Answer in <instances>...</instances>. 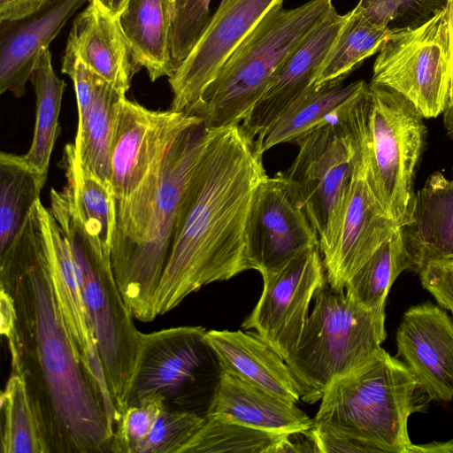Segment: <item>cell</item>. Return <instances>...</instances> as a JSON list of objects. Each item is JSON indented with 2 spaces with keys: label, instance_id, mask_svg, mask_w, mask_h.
Listing matches in <instances>:
<instances>
[{
  "label": "cell",
  "instance_id": "cell-16",
  "mask_svg": "<svg viewBox=\"0 0 453 453\" xmlns=\"http://www.w3.org/2000/svg\"><path fill=\"white\" fill-rule=\"evenodd\" d=\"M283 0H228L187 58L168 78L170 109L187 114L200 101L226 59L262 19Z\"/></svg>",
  "mask_w": 453,
  "mask_h": 453
},
{
  "label": "cell",
  "instance_id": "cell-35",
  "mask_svg": "<svg viewBox=\"0 0 453 453\" xmlns=\"http://www.w3.org/2000/svg\"><path fill=\"white\" fill-rule=\"evenodd\" d=\"M169 1L173 13L171 51L176 70L211 24L214 16V12H211V4L214 0Z\"/></svg>",
  "mask_w": 453,
  "mask_h": 453
},
{
  "label": "cell",
  "instance_id": "cell-41",
  "mask_svg": "<svg viewBox=\"0 0 453 453\" xmlns=\"http://www.w3.org/2000/svg\"><path fill=\"white\" fill-rule=\"evenodd\" d=\"M445 12L448 20L449 46V104H453V0H447Z\"/></svg>",
  "mask_w": 453,
  "mask_h": 453
},
{
  "label": "cell",
  "instance_id": "cell-12",
  "mask_svg": "<svg viewBox=\"0 0 453 453\" xmlns=\"http://www.w3.org/2000/svg\"><path fill=\"white\" fill-rule=\"evenodd\" d=\"M367 127L357 142L355 165L329 244L320 251L326 281L344 291L350 277L400 227L377 198L367 176Z\"/></svg>",
  "mask_w": 453,
  "mask_h": 453
},
{
  "label": "cell",
  "instance_id": "cell-10",
  "mask_svg": "<svg viewBox=\"0 0 453 453\" xmlns=\"http://www.w3.org/2000/svg\"><path fill=\"white\" fill-rule=\"evenodd\" d=\"M370 83L399 93L423 118L443 113L449 92L445 9L421 25L392 32L375 59Z\"/></svg>",
  "mask_w": 453,
  "mask_h": 453
},
{
  "label": "cell",
  "instance_id": "cell-5",
  "mask_svg": "<svg viewBox=\"0 0 453 453\" xmlns=\"http://www.w3.org/2000/svg\"><path fill=\"white\" fill-rule=\"evenodd\" d=\"M334 9L333 0H310L270 11L233 51L188 115L212 128L241 125L284 60Z\"/></svg>",
  "mask_w": 453,
  "mask_h": 453
},
{
  "label": "cell",
  "instance_id": "cell-36",
  "mask_svg": "<svg viewBox=\"0 0 453 453\" xmlns=\"http://www.w3.org/2000/svg\"><path fill=\"white\" fill-rule=\"evenodd\" d=\"M446 4L447 0H359L357 5L394 32L425 23L444 10Z\"/></svg>",
  "mask_w": 453,
  "mask_h": 453
},
{
  "label": "cell",
  "instance_id": "cell-28",
  "mask_svg": "<svg viewBox=\"0 0 453 453\" xmlns=\"http://www.w3.org/2000/svg\"><path fill=\"white\" fill-rule=\"evenodd\" d=\"M122 97L127 96L95 73L89 104L78 116L74 143L81 161L107 184H111V153L117 108Z\"/></svg>",
  "mask_w": 453,
  "mask_h": 453
},
{
  "label": "cell",
  "instance_id": "cell-25",
  "mask_svg": "<svg viewBox=\"0 0 453 453\" xmlns=\"http://www.w3.org/2000/svg\"><path fill=\"white\" fill-rule=\"evenodd\" d=\"M120 28L141 67L151 81L170 78L173 13L169 0H128L118 17Z\"/></svg>",
  "mask_w": 453,
  "mask_h": 453
},
{
  "label": "cell",
  "instance_id": "cell-13",
  "mask_svg": "<svg viewBox=\"0 0 453 453\" xmlns=\"http://www.w3.org/2000/svg\"><path fill=\"white\" fill-rule=\"evenodd\" d=\"M316 247L317 233L281 174L265 176L255 190L246 224L250 268L262 276L273 273Z\"/></svg>",
  "mask_w": 453,
  "mask_h": 453
},
{
  "label": "cell",
  "instance_id": "cell-32",
  "mask_svg": "<svg viewBox=\"0 0 453 453\" xmlns=\"http://www.w3.org/2000/svg\"><path fill=\"white\" fill-rule=\"evenodd\" d=\"M411 259L400 227L350 277L344 288L345 294L366 309H383L394 281L402 272L411 271Z\"/></svg>",
  "mask_w": 453,
  "mask_h": 453
},
{
  "label": "cell",
  "instance_id": "cell-20",
  "mask_svg": "<svg viewBox=\"0 0 453 453\" xmlns=\"http://www.w3.org/2000/svg\"><path fill=\"white\" fill-rule=\"evenodd\" d=\"M88 0H50L40 11L0 21V93L21 97L42 52Z\"/></svg>",
  "mask_w": 453,
  "mask_h": 453
},
{
  "label": "cell",
  "instance_id": "cell-19",
  "mask_svg": "<svg viewBox=\"0 0 453 453\" xmlns=\"http://www.w3.org/2000/svg\"><path fill=\"white\" fill-rule=\"evenodd\" d=\"M45 235L50 271L56 297L78 360L97 380L104 395L108 391L89 316L70 246L50 210L37 202Z\"/></svg>",
  "mask_w": 453,
  "mask_h": 453
},
{
  "label": "cell",
  "instance_id": "cell-26",
  "mask_svg": "<svg viewBox=\"0 0 453 453\" xmlns=\"http://www.w3.org/2000/svg\"><path fill=\"white\" fill-rule=\"evenodd\" d=\"M364 81L312 87L293 102L267 132L262 146L269 149L285 142L296 143L315 129L334 120L367 88Z\"/></svg>",
  "mask_w": 453,
  "mask_h": 453
},
{
  "label": "cell",
  "instance_id": "cell-14",
  "mask_svg": "<svg viewBox=\"0 0 453 453\" xmlns=\"http://www.w3.org/2000/svg\"><path fill=\"white\" fill-rule=\"evenodd\" d=\"M319 247L296 257L279 271L262 276L263 291L242 324L285 361L300 339L316 291L326 281Z\"/></svg>",
  "mask_w": 453,
  "mask_h": 453
},
{
  "label": "cell",
  "instance_id": "cell-21",
  "mask_svg": "<svg viewBox=\"0 0 453 453\" xmlns=\"http://www.w3.org/2000/svg\"><path fill=\"white\" fill-rule=\"evenodd\" d=\"M64 57L84 63L123 96L141 68L118 19L94 2L74 19Z\"/></svg>",
  "mask_w": 453,
  "mask_h": 453
},
{
  "label": "cell",
  "instance_id": "cell-42",
  "mask_svg": "<svg viewBox=\"0 0 453 453\" xmlns=\"http://www.w3.org/2000/svg\"><path fill=\"white\" fill-rule=\"evenodd\" d=\"M453 453V439L449 441H434L425 445L413 446V453Z\"/></svg>",
  "mask_w": 453,
  "mask_h": 453
},
{
  "label": "cell",
  "instance_id": "cell-39",
  "mask_svg": "<svg viewBox=\"0 0 453 453\" xmlns=\"http://www.w3.org/2000/svg\"><path fill=\"white\" fill-rule=\"evenodd\" d=\"M418 273L423 287L453 314V259L429 262Z\"/></svg>",
  "mask_w": 453,
  "mask_h": 453
},
{
  "label": "cell",
  "instance_id": "cell-2",
  "mask_svg": "<svg viewBox=\"0 0 453 453\" xmlns=\"http://www.w3.org/2000/svg\"><path fill=\"white\" fill-rule=\"evenodd\" d=\"M263 153L241 125L210 127L192 174L158 286L157 316L215 281L250 270L245 231Z\"/></svg>",
  "mask_w": 453,
  "mask_h": 453
},
{
  "label": "cell",
  "instance_id": "cell-7",
  "mask_svg": "<svg viewBox=\"0 0 453 453\" xmlns=\"http://www.w3.org/2000/svg\"><path fill=\"white\" fill-rule=\"evenodd\" d=\"M314 298L298 343L286 360L308 403L319 401L334 380L372 359L386 338L385 308L366 309L327 281Z\"/></svg>",
  "mask_w": 453,
  "mask_h": 453
},
{
  "label": "cell",
  "instance_id": "cell-43",
  "mask_svg": "<svg viewBox=\"0 0 453 453\" xmlns=\"http://www.w3.org/2000/svg\"><path fill=\"white\" fill-rule=\"evenodd\" d=\"M98 4L104 11L118 19L128 0H88Z\"/></svg>",
  "mask_w": 453,
  "mask_h": 453
},
{
  "label": "cell",
  "instance_id": "cell-22",
  "mask_svg": "<svg viewBox=\"0 0 453 453\" xmlns=\"http://www.w3.org/2000/svg\"><path fill=\"white\" fill-rule=\"evenodd\" d=\"M204 337L220 371L287 402L302 400L303 388L286 361L255 333L210 330Z\"/></svg>",
  "mask_w": 453,
  "mask_h": 453
},
{
  "label": "cell",
  "instance_id": "cell-27",
  "mask_svg": "<svg viewBox=\"0 0 453 453\" xmlns=\"http://www.w3.org/2000/svg\"><path fill=\"white\" fill-rule=\"evenodd\" d=\"M60 165L77 214L89 237L111 253L116 221V199L104 183L80 158L75 143L65 145Z\"/></svg>",
  "mask_w": 453,
  "mask_h": 453
},
{
  "label": "cell",
  "instance_id": "cell-29",
  "mask_svg": "<svg viewBox=\"0 0 453 453\" xmlns=\"http://www.w3.org/2000/svg\"><path fill=\"white\" fill-rule=\"evenodd\" d=\"M344 21L320 68L314 87L342 83L365 58L379 52L392 31L357 5Z\"/></svg>",
  "mask_w": 453,
  "mask_h": 453
},
{
  "label": "cell",
  "instance_id": "cell-38",
  "mask_svg": "<svg viewBox=\"0 0 453 453\" xmlns=\"http://www.w3.org/2000/svg\"><path fill=\"white\" fill-rule=\"evenodd\" d=\"M164 408V399L153 395L120 412L115 422L111 452L137 453Z\"/></svg>",
  "mask_w": 453,
  "mask_h": 453
},
{
  "label": "cell",
  "instance_id": "cell-37",
  "mask_svg": "<svg viewBox=\"0 0 453 453\" xmlns=\"http://www.w3.org/2000/svg\"><path fill=\"white\" fill-rule=\"evenodd\" d=\"M204 420L196 412L164 408L137 453H179Z\"/></svg>",
  "mask_w": 453,
  "mask_h": 453
},
{
  "label": "cell",
  "instance_id": "cell-23",
  "mask_svg": "<svg viewBox=\"0 0 453 453\" xmlns=\"http://www.w3.org/2000/svg\"><path fill=\"white\" fill-rule=\"evenodd\" d=\"M206 416L282 434H305L314 426V419L296 403L224 371H220Z\"/></svg>",
  "mask_w": 453,
  "mask_h": 453
},
{
  "label": "cell",
  "instance_id": "cell-31",
  "mask_svg": "<svg viewBox=\"0 0 453 453\" xmlns=\"http://www.w3.org/2000/svg\"><path fill=\"white\" fill-rule=\"evenodd\" d=\"M45 180L24 155L0 154V251L5 250L40 200Z\"/></svg>",
  "mask_w": 453,
  "mask_h": 453
},
{
  "label": "cell",
  "instance_id": "cell-30",
  "mask_svg": "<svg viewBox=\"0 0 453 453\" xmlns=\"http://www.w3.org/2000/svg\"><path fill=\"white\" fill-rule=\"evenodd\" d=\"M30 81L36 97V116L31 146L25 158L46 181L51 152L58 132V117L65 83L56 74L49 49L41 53Z\"/></svg>",
  "mask_w": 453,
  "mask_h": 453
},
{
  "label": "cell",
  "instance_id": "cell-11",
  "mask_svg": "<svg viewBox=\"0 0 453 453\" xmlns=\"http://www.w3.org/2000/svg\"><path fill=\"white\" fill-rule=\"evenodd\" d=\"M205 333L202 326L141 333L134 369L117 410L118 416L127 407L153 395L161 396L167 410L194 412L191 395L212 353Z\"/></svg>",
  "mask_w": 453,
  "mask_h": 453
},
{
  "label": "cell",
  "instance_id": "cell-40",
  "mask_svg": "<svg viewBox=\"0 0 453 453\" xmlns=\"http://www.w3.org/2000/svg\"><path fill=\"white\" fill-rule=\"evenodd\" d=\"M50 0H0V21L15 20L40 11Z\"/></svg>",
  "mask_w": 453,
  "mask_h": 453
},
{
  "label": "cell",
  "instance_id": "cell-34",
  "mask_svg": "<svg viewBox=\"0 0 453 453\" xmlns=\"http://www.w3.org/2000/svg\"><path fill=\"white\" fill-rule=\"evenodd\" d=\"M1 453H44L36 419L21 377L11 373L0 395Z\"/></svg>",
  "mask_w": 453,
  "mask_h": 453
},
{
  "label": "cell",
  "instance_id": "cell-9",
  "mask_svg": "<svg viewBox=\"0 0 453 453\" xmlns=\"http://www.w3.org/2000/svg\"><path fill=\"white\" fill-rule=\"evenodd\" d=\"M426 133L423 116L411 102L390 88L368 84L367 176L399 227L412 219L414 174Z\"/></svg>",
  "mask_w": 453,
  "mask_h": 453
},
{
  "label": "cell",
  "instance_id": "cell-15",
  "mask_svg": "<svg viewBox=\"0 0 453 453\" xmlns=\"http://www.w3.org/2000/svg\"><path fill=\"white\" fill-rule=\"evenodd\" d=\"M200 118L183 111L150 110L122 97L111 153L116 200L127 198L164 158L177 135Z\"/></svg>",
  "mask_w": 453,
  "mask_h": 453
},
{
  "label": "cell",
  "instance_id": "cell-6",
  "mask_svg": "<svg viewBox=\"0 0 453 453\" xmlns=\"http://www.w3.org/2000/svg\"><path fill=\"white\" fill-rule=\"evenodd\" d=\"M50 198L49 210L71 249L107 388L118 410L134 369L142 332L135 327L115 280L111 253L86 232L67 188H52Z\"/></svg>",
  "mask_w": 453,
  "mask_h": 453
},
{
  "label": "cell",
  "instance_id": "cell-17",
  "mask_svg": "<svg viewBox=\"0 0 453 453\" xmlns=\"http://www.w3.org/2000/svg\"><path fill=\"white\" fill-rule=\"evenodd\" d=\"M345 15L335 8L290 53L273 74L262 97L241 124L257 147L285 110L314 86ZM261 151V150H260Z\"/></svg>",
  "mask_w": 453,
  "mask_h": 453
},
{
  "label": "cell",
  "instance_id": "cell-24",
  "mask_svg": "<svg viewBox=\"0 0 453 453\" xmlns=\"http://www.w3.org/2000/svg\"><path fill=\"white\" fill-rule=\"evenodd\" d=\"M418 273L433 261L453 259V174L432 173L415 195L411 222L402 227Z\"/></svg>",
  "mask_w": 453,
  "mask_h": 453
},
{
  "label": "cell",
  "instance_id": "cell-33",
  "mask_svg": "<svg viewBox=\"0 0 453 453\" xmlns=\"http://www.w3.org/2000/svg\"><path fill=\"white\" fill-rule=\"evenodd\" d=\"M179 453H277L289 434L271 433L217 417L206 416Z\"/></svg>",
  "mask_w": 453,
  "mask_h": 453
},
{
  "label": "cell",
  "instance_id": "cell-18",
  "mask_svg": "<svg viewBox=\"0 0 453 453\" xmlns=\"http://www.w3.org/2000/svg\"><path fill=\"white\" fill-rule=\"evenodd\" d=\"M397 355L430 399H453V323L432 304L411 307L396 333Z\"/></svg>",
  "mask_w": 453,
  "mask_h": 453
},
{
  "label": "cell",
  "instance_id": "cell-1",
  "mask_svg": "<svg viewBox=\"0 0 453 453\" xmlns=\"http://www.w3.org/2000/svg\"><path fill=\"white\" fill-rule=\"evenodd\" d=\"M0 288L15 308L13 325L2 334L12 373L25 382L44 453L111 452L117 410L75 355L54 291L37 203L0 251Z\"/></svg>",
  "mask_w": 453,
  "mask_h": 453
},
{
  "label": "cell",
  "instance_id": "cell-3",
  "mask_svg": "<svg viewBox=\"0 0 453 453\" xmlns=\"http://www.w3.org/2000/svg\"><path fill=\"white\" fill-rule=\"evenodd\" d=\"M209 134L210 127L203 119L190 124L134 192L116 200L111 268L125 303L140 321L157 317V291L186 193Z\"/></svg>",
  "mask_w": 453,
  "mask_h": 453
},
{
  "label": "cell",
  "instance_id": "cell-44",
  "mask_svg": "<svg viewBox=\"0 0 453 453\" xmlns=\"http://www.w3.org/2000/svg\"><path fill=\"white\" fill-rule=\"evenodd\" d=\"M443 124L448 136L453 140V104H448L443 111Z\"/></svg>",
  "mask_w": 453,
  "mask_h": 453
},
{
  "label": "cell",
  "instance_id": "cell-8",
  "mask_svg": "<svg viewBox=\"0 0 453 453\" xmlns=\"http://www.w3.org/2000/svg\"><path fill=\"white\" fill-rule=\"evenodd\" d=\"M367 112L368 85L337 119L300 139L294 162L280 173L315 229L320 251L334 234Z\"/></svg>",
  "mask_w": 453,
  "mask_h": 453
},
{
  "label": "cell",
  "instance_id": "cell-4",
  "mask_svg": "<svg viewBox=\"0 0 453 453\" xmlns=\"http://www.w3.org/2000/svg\"><path fill=\"white\" fill-rule=\"evenodd\" d=\"M408 366L384 349L324 391L314 426L352 437L372 452L413 453L408 418L421 409Z\"/></svg>",
  "mask_w": 453,
  "mask_h": 453
}]
</instances>
